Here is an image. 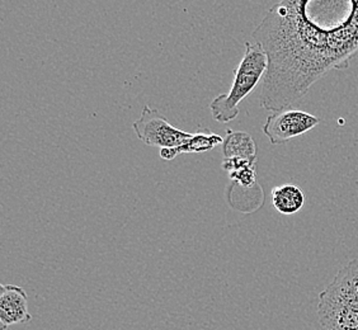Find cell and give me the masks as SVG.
Returning a JSON list of instances; mask_svg holds the SVG:
<instances>
[{"label": "cell", "instance_id": "30bf717a", "mask_svg": "<svg viewBox=\"0 0 358 330\" xmlns=\"http://www.w3.org/2000/svg\"><path fill=\"white\" fill-rule=\"evenodd\" d=\"M230 179L241 188H253L257 185V168L245 166L229 173Z\"/></svg>", "mask_w": 358, "mask_h": 330}, {"label": "cell", "instance_id": "7a4b0ae2", "mask_svg": "<svg viewBox=\"0 0 358 330\" xmlns=\"http://www.w3.org/2000/svg\"><path fill=\"white\" fill-rule=\"evenodd\" d=\"M317 319L324 330H358V258L339 269L319 294Z\"/></svg>", "mask_w": 358, "mask_h": 330}, {"label": "cell", "instance_id": "5b68a950", "mask_svg": "<svg viewBox=\"0 0 358 330\" xmlns=\"http://www.w3.org/2000/svg\"><path fill=\"white\" fill-rule=\"evenodd\" d=\"M320 124V118L300 110H275L263 124V134L272 145H282L299 138Z\"/></svg>", "mask_w": 358, "mask_h": 330}, {"label": "cell", "instance_id": "3957f363", "mask_svg": "<svg viewBox=\"0 0 358 330\" xmlns=\"http://www.w3.org/2000/svg\"><path fill=\"white\" fill-rule=\"evenodd\" d=\"M268 69V57L259 43H245V54L235 70L234 80L225 94L215 96L210 110L215 121L231 122L239 116V103L262 82Z\"/></svg>", "mask_w": 358, "mask_h": 330}, {"label": "cell", "instance_id": "52a82bcc", "mask_svg": "<svg viewBox=\"0 0 358 330\" xmlns=\"http://www.w3.org/2000/svg\"><path fill=\"white\" fill-rule=\"evenodd\" d=\"M222 143H224L222 136L211 132L208 129H203V130L193 134L192 138H189L186 144L180 145L177 148L160 149V158L164 159V160H173V159L177 158L179 154L208 152Z\"/></svg>", "mask_w": 358, "mask_h": 330}, {"label": "cell", "instance_id": "ba28073f", "mask_svg": "<svg viewBox=\"0 0 358 330\" xmlns=\"http://www.w3.org/2000/svg\"><path fill=\"white\" fill-rule=\"evenodd\" d=\"M224 159H243L257 163V146L253 138L243 131L227 130L222 143Z\"/></svg>", "mask_w": 358, "mask_h": 330}, {"label": "cell", "instance_id": "6da1fadb", "mask_svg": "<svg viewBox=\"0 0 358 330\" xmlns=\"http://www.w3.org/2000/svg\"><path fill=\"white\" fill-rule=\"evenodd\" d=\"M268 57L259 103L285 110L358 56V0H281L253 31Z\"/></svg>", "mask_w": 358, "mask_h": 330}, {"label": "cell", "instance_id": "9c48e42d", "mask_svg": "<svg viewBox=\"0 0 358 330\" xmlns=\"http://www.w3.org/2000/svg\"><path fill=\"white\" fill-rule=\"evenodd\" d=\"M272 205L277 213L294 215L303 208L305 194L301 188L295 185H282L272 189Z\"/></svg>", "mask_w": 358, "mask_h": 330}, {"label": "cell", "instance_id": "277c9868", "mask_svg": "<svg viewBox=\"0 0 358 330\" xmlns=\"http://www.w3.org/2000/svg\"><path fill=\"white\" fill-rule=\"evenodd\" d=\"M132 129L140 141L160 149L177 148L186 144L193 136V134L173 126L157 108L150 106H145L140 118L132 124Z\"/></svg>", "mask_w": 358, "mask_h": 330}, {"label": "cell", "instance_id": "8992f818", "mask_svg": "<svg viewBox=\"0 0 358 330\" xmlns=\"http://www.w3.org/2000/svg\"><path fill=\"white\" fill-rule=\"evenodd\" d=\"M32 315L28 311V296L21 286L1 285L0 287V324L1 330L12 325L28 323Z\"/></svg>", "mask_w": 358, "mask_h": 330}]
</instances>
